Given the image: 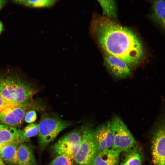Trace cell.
<instances>
[{"label": "cell", "mask_w": 165, "mask_h": 165, "mask_svg": "<svg viewBox=\"0 0 165 165\" xmlns=\"http://www.w3.org/2000/svg\"><path fill=\"white\" fill-rule=\"evenodd\" d=\"M90 30L92 37L102 51L122 60L130 69L143 59L144 50L141 42L129 28L104 16L94 15Z\"/></svg>", "instance_id": "6da1fadb"}, {"label": "cell", "mask_w": 165, "mask_h": 165, "mask_svg": "<svg viewBox=\"0 0 165 165\" xmlns=\"http://www.w3.org/2000/svg\"><path fill=\"white\" fill-rule=\"evenodd\" d=\"M34 93L29 84L17 76L0 77V95L10 101L27 108Z\"/></svg>", "instance_id": "7a4b0ae2"}, {"label": "cell", "mask_w": 165, "mask_h": 165, "mask_svg": "<svg viewBox=\"0 0 165 165\" xmlns=\"http://www.w3.org/2000/svg\"><path fill=\"white\" fill-rule=\"evenodd\" d=\"M72 124L71 121L63 120L54 113L43 114L38 124V144L40 149L41 151L44 150L61 131Z\"/></svg>", "instance_id": "3957f363"}, {"label": "cell", "mask_w": 165, "mask_h": 165, "mask_svg": "<svg viewBox=\"0 0 165 165\" xmlns=\"http://www.w3.org/2000/svg\"><path fill=\"white\" fill-rule=\"evenodd\" d=\"M153 132L151 146L153 165H165V101L162 105Z\"/></svg>", "instance_id": "277c9868"}, {"label": "cell", "mask_w": 165, "mask_h": 165, "mask_svg": "<svg viewBox=\"0 0 165 165\" xmlns=\"http://www.w3.org/2000/svg\"><path fill=\"white\" fill-rule=\"evenodd\" d=\"M81 130L82 139L74 157V163L76 165H91L97 154L94 140V130L89 125H86Z\"/></svg>", "instance_id": "5b68a950"}, {"label": "cell", "mask_w": 165, "mask_h": 165, "mask_svg": "<svg viewBox=\"0 0 165 165\" xmlns=\"http://www.w3.org/2000/svg\"><path fill=\"white\" fill-rule=\"evenodd\" d=\"M82 137L81 128L75 129L64 135L52 146L51 150L52 154L55 157L65 155L74 159Z\"/></svg>", "instance_id": "8992f818"}, {"label": "cell", "mask_w": 165, "mask_h": 165, "mask_svg": "<svg viewBox=\"0 0 165 165\" xmlns=\"http://www.w3.org/2000/svg\"><path fill=\"white\" fill-rule=\"evenodd\" d=\"M111 130L114 136V142L111 149L121 152H128L134 146L135 140L123 121L114 116L110 121Z\"/></svg>", "instance_id": "52a82bcc"}, {"label": "cell", "mask_w": 165, "mask_h": 165, "mask_svg": "<svg viewBox=\"0 0 165 165\" xmlns=\"http://www.w3.org/2000/svg\"><path fill=\"white\" fill-rule=\"evenodd\" d=\"M103 51L104 64L111 75L118 79L127 78L131 75L130 69L124 61Z\"/></svg>", "instance_id": "ba28073f"}, {"label": "cell", "mask_w": 165, "mask_h": 165, "mask_svg": "<svg viewBox=\"0 0 165 165\" xmlns=\"http://www.w3.org/2000/svg\"><path fill=\"white\" fill-rule=\"evenodd\" d=\"M94 140L97 154L105 149H111L114 144V136L110 121L100 125L94 130Z\"/></svg>", "instance_id": "9c48e42d"}, {"label": "cell", "mask_w": 165, "mask_h": 165, "mask_svg": "<svg viewBox=\"0 0 165 165\" xmlns=\"http://www.w3.org/2000/svg\"><path fill=\"white\" fill-rule=\"evenodd\" d=\"M26 107L14 105L0 112V123L11 127L20 125L26 113Z\"/></svg>", "instance_id": "30bf717a"}, {"label": "cell", "mask_w": 165, "mask_h": 165, "mask_svg": "<svg viewBox=\"0 0 165 165\" xmlns=\"http://www.w3.org/2000/svg\"><path fill=\"white\" fill-rule=\"evenodd\" d=\"M121 152L110 149H105L98 153L91 165H118Z\"/></svg>", "instance_id": "8fae6325"}, {"label": "cell", "mask_w": 165, "mask_h": 165, "mask_svg": "<svg viewBox=\"0 0 165 165\" xmlns=\"http://www.w3.org/2000/svg\"><path fill=\"white\" fill-rule=\"evenodd\" d=\"M36 162L32 148L20 144L17 151L16 165H36Z\"/></svg>", "instance_id": "7c38bea8"}, {"label": "cell", "mask_w": 165, "mask_h": 165, "mask_svg": "<svg viewBox=\"0 0 165 165\" xmlns=\"http://www.w3.org/2000/svg\"><path fill=\"white\" fill-rule=\"evenodd\" d=\"M20 144L15 141L2 145L0 157L8 165H16L17 149Z\"/></svg>", "instance_id": "4fadbf2b"}, {"label": "cell", "mask_w": 165, "mask_h": 165, "mask_svg": "<svg viewBox=\"0 0 165 165\" xmlns=\"http://www.w3.org/2000/svg\"><path fill=\"white\" fill-rule=\"evenodd\" d=\"M19 131L15 128L0 124V145L15 141L21 143Z\"/></svg>", "instance_id": "5bb4252c"}, {"label": "cell", "mask_w": 165, "mask_h": 165, "mask_svg": "<svg viewBox=\"0 0 165 165\" xmlns=\"http://www.w3.org/2000/svg\"><path fill=\"white\" fill-rule=\"evenodd\" d=\"M151 18L156 24L162 26L165 21V0H154L152 2Z\"/></svg>", "instance_id": "9a60e30c"}, {"label": "cell", "mask_w": 165, "mask_h": 165, "mask_svg": "<svg viewBox=\"0 0 165 165\" xmlns=\"http://www.w3.org/2000/svg\"><path fill=\"white\" fill-rule=\"evenodd\" d=\"M104 16L112 20L116 18V7L115 0H98Z\"/></svg>", "instance_id": "2e32d148"}, {"label": "cell", "mask_w": 165, "mask_h": 165, "mask_svg": "<svg viewBox=\"0 0 165 165\" xmlns=\"http://www.w3.org/2000/svg\"><path fill=\"white\" fill-rule=\"evenodd\" d=\"M57 1L55 0H16L15 3L34 8L49 7L55 5Z\"/></svg>", "instance_id": "e0dca14e"}, {"label": "cell", "mask_w": 165, "mask_h": 165, "mask_svg": "<svg viewBox=\"0 0 165 165\" xmlns=\"http://www.w3.org/2000/svg\"><path fill=\"white\" fill-rule=\"evenodd\" d=\"M20 141L22 142L28 141L30 138L35 136L38 133V124L31 123L26 126L22 130H19Z\"/></svg>", "instance_id": "ac0fdd59"}, {"label": "cell", "mask_w": 165, "mask_h": 165, "mask_svg": "<svg viewBox=\"0 0 165 165\" xmlns=\"http://www.w3.org/2000/svg\"><path fill=\"white\" fill-rule=\"evenodd\" d=\"M124 162L128 165H142V156L139 152L134 151L129 152Z\"/></svg>", "instance_id": "d6986e66"}, {"label": "cell", "mask_w": 165, "mask_h": 165, "mask_svg": "<svg viewBox=\"0 0 165 165\" xmlns=\"http://www.w3.org/2000/svg\"><path fill=\"white\" fill-rule=\"evenodd\" d=\"M74 159L65 155L55 157L49 165H74Z\"/></svg>", "instance_id": "ffe728a7"}, {"label": "cell", "mask_w": 165, "mask_h": 165, "mask_svg": "<svg viewBox=\"0 0 165 165\" xmlns=\"http://www.w3.org/2000/svg\"><path fill=\"white\" fill-rule=\"evenodd\" d=\"M37 118V114L35 110H31L25 116L24 119L25 121L27 123H31L34 122Z\"/></svg>", "instance_id": "44dd1931"}, {"label": "cell", "mask_w": 165, "mask_h": 165, "mask_svg": "<svg viewBox=\"0 0 165 165\" xmlns=\"http://www.w3.org/2000/svg\"><path fill=\"white\" fill-rule=\"evenodd\" d=\"M14 105L20 106L6 100L0 95V112L7 107Z\"/></svg>", "instance_id": "7402d4cb"}, {"label": "cell", "mask_w": 165, "mask_h": 165, "mask_svg": "<svg viewBox=\"0 0 165 165\" xmlns=\"http://www.w3.org/2000/svg\"><path fill=\"white\" fill-rule=\"evenodd\" d=\"M6 1L5 0H0V10L5 5Z\"/></svg>", "instance_id": "603a6c76"}, {"label": "cell", "mask_w": 165, "mask_h": 165, "mask_svg": "<svg viewBox=\"0 0 165 165\" xmlns=\"http://www.w3.org/2000/svg\"><path fill=\"white\" fill-rule=\"evenodd\" d=\"M3 30V25L2 23H1V22L0 21V34L2 31Z\"/></svg>", "instance_id": "cb8c5ba5"}, {"label": "cell", "mask_w": 165, "mask_h": 165, "mask_svg": "<svg viewBox=\"0 0 165 165\" xmlns=\"http://www.w3.org/2000/svg\"><path fill=\"white\" fill-rule=\"evenodd\" d=\"M163 29L165 31V21L161 26Z\"/></svg>", "instance_id": "d4e9b609"}, {"label": "cell", "mask_w": 165, "mask_h": 165, "mask_svg": "<svg viewBox=\"0 0 165 165\" xmlns=\"http://www.w3.org/2000/svg\"><path fill=\"white\" fill-rule=\"evenodd\" d=\"M3 161L0 157V165H3Z\"/></svg>", "instance_id": "484cf974"}, {"label": "cell", "mask_w": 165, "mask_h": 165, "mask_svg": "<svg viewBox=\"0 0 165 165\" xmlns=\"http://www.w3.org/2000/svg\"><path fill=\"white\" fill-rule=\"evenodd\" d=\"M120 165H128L125 162H123L121 163Z\"/></svg>", "instance_id": "4316f807"}, {"label": "cell", "mask_w": 165, "mask_h": 165, "mask_svg": "<svg viewBox=\"0 0 165 165\" xmlns=\"http://www.w3.org/2000/svg\"><path fill=\"white\" fill-rule=\"evenodd\" d=\"M2 146V145H0V151L1 149Z\"/></svg>", "instance_id": "83f0119b"}, {"label": "cell", "mask_w": 165, "mask_h": 165, "mask_svg": "<svg viewBox=\"0 0 165 165\" xmlns=\"http://www.w3.org/2000/svg\"></svg>", "instance_id": "f1b7e54d"}]
</instances>
